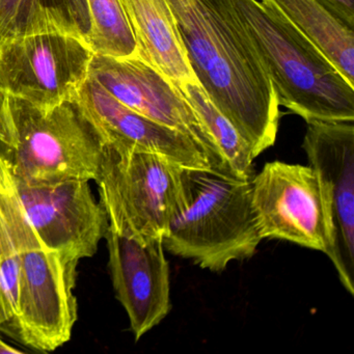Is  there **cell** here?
<instances>
[{
  "instance_id": "6da1fadb",
  "label": "cell",
  "mask_w": 354,
  "mask_h": 354,
  "mask_svg": "<svg viewBox=\"0 0 354 354\" xmlns=\"http://www.w3.org/2000/svg\"><path fill=\"white\" fill-rule=\"evenodd\" d=\"M198 84L252 148L274 145L281 111L272 82L230 0H167Z\"/></svg>"
},
{
  "instance_id": "7a4b0ae2",
  "label": "cell",
  "mask_w": 354,
  "mask_h": 354,
  "mask_svg": "<svg viewBox=\"0 0 354 354\" xmlns=\"http://www.w3.org/2000/svg\"><path fill=\"white\" fill-rule=\"evenodd\" d=\"M279 106L312 121H354V86L301 32L258 0H230Z\"/></svg>"
},
{
  "instance_id": "3957f363",
  "label": "cell",
  "mask_w": 354,
  "mask_h": 354,
  "mask_svg": "<svg viewBox=\"0 0 354 354\" xmlns=\"http://www.w3.org/2000/svg\"><path fill=\"white\" fill-rule=\"evenodd\" d=\"M252 206V179L219 169H190L185 205L169 221L163 248L221 272L256 254L262 241Z\"/></svg>"
},
{
  "instance_id": "277c9868",
  "label": "cell",
  "mask_w": 354,
  "mask_h": 354,
  "mask_svg": "<svg viewBox=\"0 0 354 354\" xmlns=\"http://www.w3.org/2000/svg\"><path fill=\"white\" fill-rule=\"evenodd\" d=\"M10 101L15 140L0 151L15 177L36 185L98 178L105 142L75 98L49 109Z\"/></svg>"
},
{
  "instance_id": "5b68a950",
  "label": "cell",
  "mask_w": 354,
  "mask_h": 354,
  "mask_svg": "<svg viewBox=\"0 0 354 354\" xmlns=\"http://www.w3.org/2000/svg\"><path fill=\"white\" fill-rule=\"evenodd\" d=\"M189 171L156 153L105 144L95 181L109 227L142 243L162 238L187 200Z\"/></svg>"
},
{
  "instance_id": "8992f818",
  "label": "cell",
  "mask_w": 354,
  "mask_h": 354,
  "mask_svg": "<svg viewBox=\"0 0 354 354\" xmlns=\"http://www.w3.org/2000/svg\"><path fill=\"white\" fill-rule=\"evenodd\" d=\"M94 55L86 41L69 35L5 41L0 43V88L38 109H53L77 96Z\"/></svg>"
},
{
  "instance_id": "52a82bcc",
  "label": "cell",
  "mask_w": 354,
  "mask_h": 354,
  "mask_svg": "<svg viewBox=\"0 0 354 354\" xmlns=\"http://www.w3.org/2000/svg\"><path fill=\"white\" fill-rule=\"evenodd\" d=\"M17 308L13 322L20 339L39 351L70 341L77 320L74 295L77 261L57 250L30 246L19 252Z\"/></svg>"
},
{
  "instance_id": "ba28073f",
  "label": "cell",
  "mask_w": 354,
  "mask_h": 354,
  "mask_svg": "<svg viewBox=\"0 0 354 354\" xmlns=\"http://www.w3.org/2000/svg\"><path fill=\"white\" fill-rule=\"evenodd\" d=\"M252 206L262 239L286 240L326 254V209L318 175L310 165L267 162L252 178Z\"/></svg>"
},
{
  "instance_id": "9c48e42d",
  "label": "cell",
  "mask_w": 354,
  "mask_h": 354,
  "mask_svg": "<svg viewBox=\"0 0 354 354\" xmlns=\"http://www.w3.org/2000/svg\"><path fill=\"white\" fill-rule=\"evenodd\" d=\"M304 148L322 187L329 231L326 254L354 294V121L308 122Z\"/></svg>"
},
{
  "instance_id": "30bf717a",
  "label": "cell",
  "mask_w": 354,
  "mask_h": 354,
  "mask_svg": "<svg viewBox=\"0 0 354 354\" xmlns=\"http://www.w3.org/2000/svg\"><path fill=\"white\" fill-rule=\"evenodd\" d=\"M10 173L26 218L47 250H57L77 262L96 254L109 223L104 208L93 194L90 181L36 185L15 177L11 169Z\"/></svg>"
},
{
  "instance_id": "8fae6325",
  "label": "cell",
  "mask_w": 354,
  "mask_h": 354,
  "mask_svg": "<svg viewBox=\"0 0 354 354\" xmlns=\"http://www.w3.org/2000/svg\"><path fill=\"white\" fill-rule=\"evenodd\" d=\"M88 77L136 113L194 140L215 169L227 173L221 153L198 113L177 86L152 66L136 55L115 57L95 53Z\"/></svg>"
},
{
  "instance_id": "7c38bea8",
  "label": "cell",
  "mask_w": 354,
  "mask_h": 354,
  "mask_svg": "<svg viewBox=\"0 0 354 354\" xmlns=\"http://www.w3.org/2000/svg\"><path fill=\"white\" fill-rule=\"evenodd\" d=\"M109 270L118 300L127 313L136 341L171 308V275L162 238L142 242L107 227Z\"/></svg>"
},
{
  "instance_id": "4fadbf2b",
  "label": "cell",
  "mask_w": 354,
  "mask_h": 354,
  "mask_svg": "<svg viewBox=\"0 0 354 354\" xmlns=\"http://www.w3.org/2000/svg\"><path fill=\"white\" fill-rule=\"evenodd\" d=\"M75 100L105 144L156 153L188 169H215L194 140L122 104L88 76Z\"/></svg>"
},
{
  "instance_id": "5bb4252c",
  "label": "cell",
  "mask_w": 354,
  "mask_h": 354,
  "mask_svg": "<svg viewBox=\"0 0 354 354\" xmlns=\"http://www.w3.org/2000/svg\"><path fill=\"white\" fill-rule=\"evenodd\" d=\"M136 43V57L173 82L196 80L167 0H119Z\"/></svg>"
},
{
  "instance_id": "9a60e30c",
  "label": "cell",
  "mask_w": 354,
  "mask_h": 354,
  "mask_svg": "<svg viewBox=\"0 0 354 354\" xmlns=\"http://www.w3.org/2000/svg\"><path fill=\"white\" fill-rule=\"evenodd\" d=\"M301 32L354 84V24L326 0H261Z\"/></svg>"
},
{
  "instance_id": "2e32d148",
  "label": "cell",
  "mask_w": 354,
  "mask_h": 354,
  "mask_svg": "<svg viewBox=\"0 0 354 354\" xmlns=\"http://www.w3.org/2000/svg\"><path fill=\"white\" fill-rule=\"evenodd\" d=\"M88 0H0V43L39 34H63L90 42Z\"/></svg>"
},
{
  "instance_id": "e0dca14e",
  "label": "cell",
  "mask_w": 354,
  "mask_h": 354,
  "mask_svg": "<svg viewBox=\"0 0 354 354\" xmlns=\"http://www.w3.org/2000/svg\"><path fill=\"white\" fill-rule=\"evenodd\" d=\"M202 120L214 140L227 173L242 179H252L254 156L252 148L235 126L215 106L198 80L174 82Z\"/></svg>"
},
{
  "instance_id": "ac0fdd59",
  "label": "cell",
  "mask_w": 354,
  "mask_h": 354,
  "mask_svg": "<svg viewBox=\"0 0 354 354\" xmlns=\"http://www.w3.org/2000/svg\"><path fill=\"white\" fill-rule=\"evenodd\" d=\"M92 20L90 45L96 55H136V43L119 0H88Z\"/></svg>"
},
{
  "instance_id": "d6986e66",
  "label": "cell",
  "mask_w": 354,
  "mask_h": 354,
  "mask_svg": "<svg viewBox=\"0 0 354 354\" xmlns=\"http://www.w3.org/2000/svg\"><path fill=\"white\" fill-rule=\"evenodd\" d=\"M15 140L10 95L0 88V145L3 148L13 146Z\"/></svg>"
},
{
  "instance_id": "ffe728a7",
  "label": "cell",
  "mask_w": 354,
  "mask_h": 354,
  "mask_svg": "<svg viewBox=\"0 0 354 354\" xmlns=\"http://www.w3.org/2000/svg\"><path fill=\"white\" fill-rule=\"evenodd\" d=\"M337 11L341 12L350 22L354 24V0H326Z\"/></svg>"
},
{
  "instance_id": "44dd1931",
  "label": "cell",
  "mask_w": 354,
  "mask_h": 354,
  "mask_svg": "<svg viewBox=\"0 0 354 354\" xmlns=\"http://www.w3.org/2000/svg\"><path fill=\"white\" fill-rule=\"evenodd\" d=\"M3 353H24V350L17 349V348L12 347L9 344L6 343L1 337H0V354Z\"/></svg>"
},
{
  "instance_id": "7402d4cb",
  "label": "cell",
  "mask_w": 354,
  "mask_h": 354,
  "mask_svg": "<svg viewBox=\"0 0 354 354\" xmlns=\"http://www.w3.org/2000/svg\"><path fill=\"white\" fill-rule=\"evenodd\" d=\"M9 322V315H8L5 304H3V297H1V294H0V326H3V324Z\"/></svg>"
}]
</instances>
